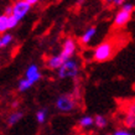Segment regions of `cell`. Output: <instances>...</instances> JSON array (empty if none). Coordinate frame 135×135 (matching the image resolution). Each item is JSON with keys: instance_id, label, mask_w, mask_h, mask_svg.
I'll use <instances>...</instances> for the list:
<instances>
[{"instance_id": "cell-1", "label": "cell", "mask_w": 135, "mask_h": 135, "mask_svg": "<svg viewBox=\"0 0 135 135\" xmlns=\"http://www.w3.org/2000/svg\"><path fill=\"white\" fill-rule=\"evenodd\" d=\"M81 72V62L77 58H70L57 70V77L60 79H76Z\"/></svg>"}, {"instance_id": "cell-2", "label": "cell", "mask_w": 135, "mask_h": 135, "mask_svg": "<svg viewBox=\"0 0 135 135\" xmlns=\"http://www.w3.org/2000/svg\"><path fill=\"white\" fill-rule=\"evenodd\" d=\"M114 55V44L110 41L100 42L95 49L93 50L92 58L97 62H105L110 60Z\"/></svg>"}, {"instance_id": "cell-3", "label": "cell", "mask_w": 135, "mask_h": 135, "mask_svg": "<svg viewBox=\"0 0 135 135\" xmlns=\"http://www.w3.org/2000/svg\"><path fill=\"white\" fill-rule=\"evenodd\" d=\"M55 107H56V109L60 113L68 114V113H72V112L76 110L77 100L74 98V95H72V94H61L56 99Z\"/></svg>"}, {"instance_id": "cell-4", "label": "cell", "mask_w": 135, "mask_h": 135, "mask_svg": "<svg viewBox=\"0 0 135 135\" xmlns=\"http://www.w3.org/2000/svg\"><path fill=\"white\" fill-rule=\"evenodd\" d=\"M31 10V5L26 3L25 0H17L12 5V16L16 17L19 21H21Z\"/></svg>"}, {"instance_id": "cell-5", "label": "cell", "mask_w": 135, "mask_h": 135, "mask_svg": "<svg viewBox=\"0 0 135 135\" xmlns=\"http://www.w3.org/2000/svg\"><path fill=\"white\" fill-rule=\"evenodd\" d=\"M123 124L127 129H135V102H131L127 104L124 109Z\"/></svg>"}, {"instance_id": "cell-6", "label": "cell", "mask_w": 135, "mask_h": 135, "mask_svg": "<svg viewBox=\"0 0 135 135\" xmlns=\"http://www.w3.org/2000/svg\"><path fill=\"white\" fill-rule=\"evenodd\" d=\"M77 51V45H76V41H74L73 38H66L65 41H63V45H62V49H61V55L66 60H70V58L73 57V55L76 53Z\"/></svg>"}, {"instance_id": "cell-7", "label": "cell", "mask_w": 135, "mask_h": 135, "mask_svg": "<svg viewBox=\"0 0 135 135\" xmlns=\"http://www.w3.org/2000/svg\"><path fill=\"white\" fill-rule=\"evenodd\" d=\"M24 78H26L27 81H30L32 84L38 82L42 78V73H41V71H40V68H38V66L35 65V63H31V65L26 68V71H25Z\"/></svg>"}, {"instance_id": "cell-8", "label": "cell", "mask_w": 135, "mask_h": 135, "mask_svg": "<svg viewBox=\"0 0 135 135\" xmlns=\"http://www.w3.org/2000/svg\"><path fill=\"white\" fill-rule=\"evenodd\" d=\"M130 19H131V12L124 11V10L120 9V10L115 14L113 25H114V27H117V29H120V27H124V26L130 21Z\"/></svg>"}, {"instance_id": "cell-9", "label": "cell", "mask_w": 135, "mask_h": 135, "mask_svg": "<svg viewBox=\"0 0 135 135\" xmlns=\"http://www.w3.org/2000/svg\"><path fill=\"white\" fill-rule=\"evenodd\" d=\"M66 61H67V60L62 56L61 53L53 55V56H50V57L46 60V67L51 71H57V70H60V67H61Z\"/></svg>"}, {"instance_id": "cell-10", "label": "cell", "mask_w": 135, "mask_h": 135, "mask_svg": "<svg viewBox=\"0 0 135 135\" xmlns=\"http://www.w3.org/2000/svg\"><path fill=\"white\" fill-rule=\"evenodd\" d=\"M95 33H97V27H95V26L88 27V29L82 33V36H81V44H82V45H88V44L92 41V38L95 36Z\"/></svg>"}, {"instance_id": "cell-11", "label": "cell", "mask_w": 135, "mask_h": 135, "mask_svg": "<svg viewBox=\"0 0 135 135\" xmlns=\"http://www.w3.org/2000/svg\"><path fill=\"white\" fill-rule=\"evenodd\" d=\"M22 117H24V112H21V110L12 112L11 114L8 117V124L10 127H11V125H15V124L19 123L21 119H22Z\"/></svg>"}, {"instance_id": "cell-12", "label": "cell", "mask_w": 135, "mask_h": 135, "mask_svg": "<svg viewBox=\"0 0 135 135\" xmlns=\"http://www.w3.org/2000/svg\"><path fill=\"white\" fill-rule=\"evenodd\" d=\"M78 125L82 129H88V128L94 125V118L90 117V115H84V117H82L78 120Z\"/></svg>"}, {"instance_id": "cell-13", "label": "cell", "mask_w": 135, "mask_h": 135, "mask_svg": "<svg viewBox=\"0 0 135 135\" xmlns=\"http://www.w3.org/2000/svg\"><path fill=\"white\" fill-rule=\"evenodd\" d=\"M94 125L98 128V129H104L108 125V119L102 114L95 115V118H94Z\"/></svg>"}, {"instance_id": "cell-14", "label": "cell", "mask_w": 135, "mask_h": 135, "mask_svg": "<svg viewBox=\"0 0 135 135\" xmlns=\"http://www.w3.org/2000/svg\"><path fill=\"white\" fill-rule=\"evenodd\" d=\"M47 115H49V110L47 108H41L36 112V122L38 124H44L47 119Z\"/></svg>"}, {"instance_id": "cell-15", "label": "cell", "mask_w": 135, "mask_h": 135, "mask_svg": "<svg viewBox=\"0 0 135 135\" xmlns=\"http://www.w3.org/2000/svg\"><path fill=\"white\" fill-rule=\"evenodd\" d=\"M9 30V16L5 14L0 15V33H6Z\"/></svg>"}, {"instance_id": "cell-16", "label": "cell", "mask_w": 135, "mask_h": 135, "mask_svg": "<svg viewBox=\"0 0 135 135\" xmlns=\"http://www.w3.org/2000/svg\"><path fill=\"white\" fill-rule=\"evenodd\" d=\"M32 86H33V84L30 82V81H27L26 78H22V79H20V81H19L17 89H19V92H26V90H29Z\"/></svg>"}, {"instance_id": "cell-17", "label": "cell", "mask_w": 135, "mask_h": 135, "mask_svg": "<svg viewBox=\"0 0 135 135\" xmlns=\"http://www.w3.org/2000/svg\"><path fill=\"white\" fill-rule=\"evenodd\" d=\"M1 38V44H3V47H6V46H9L10 44L12 42V40H14V37H12V35H10V33H4L3 36L0 37Z\"/></svg>"}, {"instance_id": "cell-18", "label": "cell", "mask_w": 135, "mask_h": 135, "mask_svg": "<svg viewBox=\"0 0 135 135\" xmlns=\"http://www.w3.org/2000/svg\"><path fill=\"white\" fill-rule=\"evenodd\" d=\"M112 135H135V134L131 130L127 129V128H119V129H115Z\"/></svg>"}, {"instance_id": "cell-19", "label": "cell", "mask_w": 135, "mask_h": 135, "mask_svg": "<svg viewBox=\"0 0 135 135\" xmlns=\"http://www.w3.org/2000/svg\"><path fill=\"white\" fill-rule=\"evenodd\" d=\"M122 10H124V11H128V12H133L135 9V5L131 3V1H127V3H124L123 5H122Z\"/></svg>"}, {"instance_id": "cell-20", "label": "cell", "mask_w": 135, "mask_h": 135, "mask_svg": "<svg viewBox=\"0 0 135 135\" xmlns=\"http://www.w3.org/2000/svg\"><path fill=\"white\" fill-rule=\"evenodd\" d=\"M19 22H20V21L17 20L16 17H14L12 15H11V16H9V30L15 29L17 25H19Z\"/></svg>"}, {"instance_id": "cell-21", "label": "cell", "mask_w": 135, "mask_h": 135, "mask_svg": "<svg viewBox=\"0 0 135 135\" xmlns=\"http://www.w3.org/2000/svg\"><path fill=\"white\" fill-rule=\"evenodd\" d=\"M4 14H5V15H8V16H11V15H12V5H11V6H8V8L5 9Z\"/></svg>"}, {"instance_id": "cell-22", "label": "cell", "mask_w": 135, "mask_h": 135, "mask_svg": "<svg viewBox=\"0 0 135 135\" xmlns=\"http://www.w3.org/2000/svg\"><path fill=\"white\" fill-rule=\"evenodd\" d=\"M127 1H129V0H113V4L114 5H122L124 4V3H127Z\"/></svg>"}, {"instance_id": "cell-23", "label": "cell", "mask_w": 135, "mask_h": 135, "mask_svg": "<svg viewBox=\"0 0 135 135\" xmlns=\"http://www.w3.org/2000/svg\"><path fill=\"white\" fill-rule=\"evenodd\" d=\"M25 1H26V3H29V4L31 5V6H32V5H35V4H37V3H38V0H25Z\"/></svg>"}, {"instance_id": "cell-24", "label": "cell", "mask_w": 135, "mask_h": 135, "mask_svg": "<svg viewBox=\"0 0 135 135\" xmlns=\"http://www.w3.org/2000/svg\"><path fill=\"white\" fill-rule=\"evenodd\" d=\"M83 1H84V0H77V3H78V4H82Z\"/></svg>"}, {"instance_id": "cell-25", "label": "cell", "mask_w": 135, "mask_h": 135, "mask_svg": "<svg viewBox=\"0 0 135 135\" xmlns=\"http://www.w3.org/2000/svg\"><path fill=\"white\" fill-rule=\"evenodd\" d=\"M105 3H113V0H104Z\"/></svg>"}, {"instance_id": "cell-26", "label": "cell", "mask_w": 135, "mask_h": 135, "mask_svg": "<svg viewBox=\"0 0 135 135\" xmlns=\"http://www.w3.org/2000/svg\"><path fill=\"white\" fill-rule=\"evenodd\" d=\"M3 47V44H1V38H0V49Z\"/></svg>"}, {"instance_id": "cell-27", "label": "cell", "mask_w": 135, "mask_h": 135, "mask_svg": "<svg viewBox=\"0 0 135 135\" xmlns=\"http://www.w3.org/2000/svg\"><path fill=\"white\" fill-rule=\"evenodd\" d=\"M107 135H110V134H107Z\"/></svg>"}]
</instances>
